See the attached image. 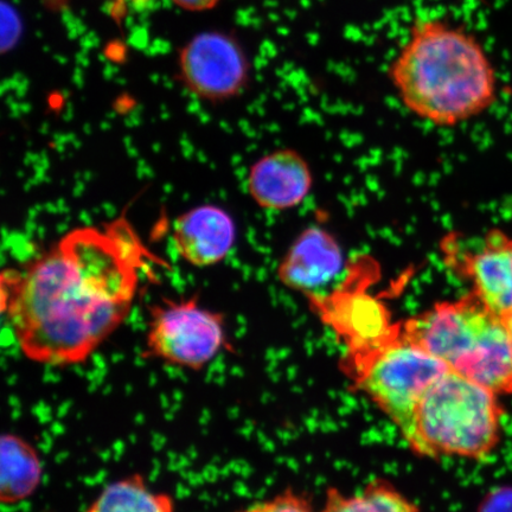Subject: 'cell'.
<instances>
[{"mask_svg":"<svg viewBox=\"0 0 512 512\" xmlns=\"http://www.w3.org/2000/svg\"><path fill=\"white\" fill-rule=\"evenodd\" d=\"M160 261L123 214L70 230L2 275L3 313L21 354L51 368L91 360L130 316L142 275Z\"/></svg>","mask_w":512,"mask_h":512,"instance_id":"1","label":"cell"},{"mask_svg":"<svg viewBox=\"0 0 512 512\" xmlns=\"http://www.w3.org/2000/svg\"><path fill=\"white\" fill-rule=\"evenodd\" d=\"M402 105L435 126L466 123L495 105L498 79L488 51L469 30L420 18L388 66Z\"/></svg>","mask_w":512,"mask_h":512,"instance_id":"2","label":"cell"},{"mask_svg":"<svg viewBox=\"0 0 512 512\" xmlns=\"http://www.w3.org/2000/svg\"><path fill=\"white\" fill-rule=\"evenodd\" d=\"M401 336L454 373L498 395L512 394V344L502 317L476 293L435 304L401 326Z\"/></svg>","mask_w":512,"mask_h":512,"instance_id":"3","label":"cell"},{"mask_svg":"<svg viewBox=\"0 0 512 512\" xmlns=\"http://www.w3.org/2000/svg\"><path fill=\"white\" fill-rule=\"evenodd\" d=\"M502 418L498 394L450 369L422 396L403 438L419 456L483 459L501 439Z\"/></svg>","mask_w":512,"mask_h":512,"instance_id":"4","label":"cell"},{"mask_svg":"<svg viewBox=\"0 0 512 512\" xmlns=\"http://www.w3.org/2000/svg\"><path fill=\"white\" fill-rule=\"evenodd\" d=\"M358 386L398 426L408 431L428 388L450 370L443 361L400 335L352 358Z\"/></svg>","mask_w":512,"mask_h":512,"instance_id":"5","label":"cell"},{"mask_svg":"<svg viewBox=\"0 0 512 512\" xmlns=\"http://www.w3.org/2000/svg\"><path fill=\"white\" fill-rule=\"evenodd\" d=\"M226 318L208 309L197 294L150 307L143 356L165 366L201 371L228 348Z\"/></svg>","mask_w":512,"mask_h":512,"instance_id":"6","label":"cell"},{"mask_svg":"<svg viewBox=\"0 0 512 512\" xmlns=\"http://www.w3.org/2000/svg\"><path fill=\"white\" fill-rule=\"evenodd\" d=\"M178 76L196 98L223 102L236 98L251 80V64L235 37L223 31H203L179 51Z\"/></svg>","mask_w":512,"mask_h":512,"instance_id":"7","label":"cell"},{"mask_svg":"<svg viewBox=\"0 0 512 512\" xmlns=\"http://www.w3.org/2000/svg\"><path fill=\"white\" fill-rule=\"evenodd\" d=\"M448 268L470 281L472 292L498 316L512 310V236L492 229L475 249H464L456 235L444 240Z\"/></svg>","mask_w":512,"mask_h":512,"instance_id":"8","label":"cell"},{"mask_svg":"<svg viewBox=\"0 0 512 512\" xmlns=\"http://www.w3.org/2000/svg\"><path fill=\"white\" fill-rule=\"evenodd\" d=\"M357 278L347 275L328 297L313 303L325 322L345 339L352 358L382 347L401 331L400 325L390 322L387 307L367 292L361 277Z\"/></svg>","mask_w":512,"mask_h":512,"instance_id":"9","label":"cell"},{"mask_svg":"<svg viewBox=\"0 0 512 512\" xmlns=\"http://www.w3.org/2000/svg\"><path fill=\"white\" fill-rule=\"evenodd\" d=\"M345 261L342 246L328 229L310 226L293 241L277 268L281 284L317 303L335 291Z\"/></svg>","mask_w":512,"mask_h":512,"instance_id":"10","label":"cell"},{"mask_svg":"<svg viewBox=\"0 0 512 512\" xmlns=\"http://www.w3.org/2000/svg\"><path fill=\"white\" fill-rule=\"evenodd\" d=\"M313 187L311 166L293 149H279L259 158L249 169L247 190L252 200L265 210L297 208Z\"/></svg>","mask_w":512,"mask_h":512,"instance_id":"11","label":"cell"},{"mask_svg":"<svg viewBox=\"0 0 512 512\" xmlns=\"http://www.w3.org/2000/svg\"><path fill=\"white\" fill-rule=\"evenodd\" d=\"M172 240L187 264L206 268L227 258L236 241L232 215L213 204L192 208L178 217Z\"/></svg>","mask_w":512,"mask_h":512,"instance_id":"12","label":"cell"},{"mask_svg":"<svg viewBox=\"0 0 512 512\" xmlns=\"http://www.w3.org/2000/svg\"><path fill=\"white\" fill-rule=\"evenodd\" d=\"M0 502L16 505L28 501L42 484L44 467L37 448L16 433H4L0 443Z\"/></svg>","mask_w":512,"mask_h":512,"instance_id":"13","label":"cell"},{"mask_svg":"<svg viewBox=\"0 0 512 512\" xmlns=\"http://www.w3.org/2000/svg\"><path fill=\"white\" fill-rule=\"evenodd\" d=\"M82 512H176V501L153 489L142 473H132L105 485Z\"/></svg>","mask_w":512,"mask_h":512,"instance_id":"14","label":"cell"},{"mask_svg":"<svg viewBox=\"0 0 512 512\" xmlns=\"http://www.w3.org/2000/svg\"><path fill=\"white\" fill-rule=\"evenodd\" d=\"M322 512H419V510L393 485L377 480L358 494L351 496H344L336 490L330 491Z\"/></svg>","mask_w":512,"mask_h":512,"instance_id":"15","label":"cell"},{"mask_svg":"<svg viewBox=\"0 0 512 512\" xmlns=\"http://www.w3.org/2000/svg\"><path fill=\"white\" fill-rule=\"evenodd\" d=\"M238 512H311L309 504L290 492L249 505L246 509Z\"/></svg>","mask_w":512,"mask_h":512,"instance_id":"16","label":"cell"},{"mask_svg":"<svg viewBox=\"0 0 512 512\" xmlns=\"http://www.w3.org/2000/svg\"><path fill=\"white\" fill-rule=\"evenodd\" d=\"M479 512H512V490H498L485 499Z\"/></svg>","mask_w":512,"mask_h":512,"instance_id":"17","label":"cell"},{"mask_svg":"<svg viewBox=\"0 0 512 512\" xmlns=\"http://www.w3.org/2000/svg\"><path fill=\"white\" fill-rule=\"evenodd\" d=\"M171 2L185 11L202 12L216 8L221 0H171Z\"/></svg>","mask_w":512,"mask_h":512,"instance_id":"18","label":"cell"},{"mask_svg":"<svg viewBox=\"0 0 512 512\" xmlns=\"http://www.w3.org/2000/svg\"><path fill=\"white\" fill-rule=\"evenodd\" d=\"M502 320L505 325V328H507L508 330V334L512 344V310L508 313H505V315L502 316Z\"/></svg>","mask_w":512,"mask_h":512,"instance_id":"19","label":"cell"},{"mask_svg":"<svg viewBox=\"0 0 512 512\" xmlns=\"http://www.w3.org/2000/svg\"><path fill=\"white\" fill-rule=\"evenodd\" d=\"M111 2L124 5H143L149 2V0H111Z\"/></svg>","mask_w":512,"mask_h":512,"instance_id":"20","label":"cell"}]
</instances>
